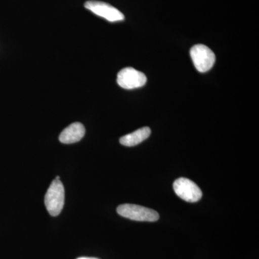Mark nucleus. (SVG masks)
I'll list each match as a JSON object with an SVG mask.
<instances>
[{"label": "nucleus", "instance_id": "1", "mask_svg": "<svg viewBox=\"0 0 259 259\" xmlns=\"http://www.w3.org/2000/svg\"><path fill=\"white\" fill-rule=\"evenodd\" d=\"M65 190L60 180H54L45 196V205L51 216L56 217L64 208Z\"/></svg>", "mask_w": 259, "mask_h": 259}, {"label": "nucleus", "instance_id": "2", "mask_svg": "<svg viewBox=\"0 0 259 259\" xmlns=\"http://www.w3.org/2000/svg\"><path fill=\"white\" fill-rule=\"evenodd\" d=\"M117 212L122 217L132 221L155 222L159 219V214L156 211L137 204H121L117 207Z\"/></svg>", "mask_w": 259, "mask_h": 259}, {"label": "nucleus", "instance_id": "3", "mask_svg": "<svg viewBox=\"0 0 259 259\" xmlns=\"http://www.w3.org/2000/svg\"><path fill=\"white\" fill-rule=\"evenodd\" d=\"M190 56L194 66L199 72L204 73L212 69L215 62V55L210 49L202 44L194 46Z\"/></svg>", "mask_w": 259, "mask_h": 259}, {"label": "nucleus", "instance_id": "4", "mask_svg": "<svg viewBox=\"0 0 259 259\" xmlns=\"http://www.w3.org/2000/svg\"><path fill=\"white\" fill-rule=\"evenodd\" d=\"M174 190L181 199L188 202H197L202 197V192L200 188L187 178H179L174 182Z\"/></svg>", "mask_w": 259, "mask_h": 259}, {"label": "nucleus", "instance_id": "5", "mask_svg": "<svg viewBox=\"0 0 259 259\" xmlns=\"http://www.w3.org/2000/svg\"><path fill=\"white\" fill-rule=\"evenodd\" d=\"M146 75L132 67L124 68L117 74V83L125 90L141 88L146 84Z\"/></svg>", "mask_w": 259, "mask_h": 259}, {"label": "nucleus", "instance_id": "6", "mask_svg": "<svg viewBox=\"0 0 259 259\" xmlns=\"http://www.w3.org/2000/svg\"><path fill=\"white\" fill-rule=\"evenodd\" d=\"M85 8L93 12L95 15L105 18L110 22L122 21L125 16L122 13L112 5L100 1H88L85 3Z\"/></svg>", "mask_w": 259, "mask_h": 259}, {"label": "nucleus", "instance_id": "7", "mask_svg": "<svg viewBox=\"0 0 259 259\" xmlns=\"http://www.w3.org/2000/svg\"><path fill=\"white\" fill-rule=\"evenodd\" d=\"M84 135V126L80 122H74L61 132L59 141L65 144H74L81 141Z\"/></svg>", "mask_w": 259, "mask_h": 259}, {"label": "nucleus", "instance_id": "8", "mask_svg": "<svg viewBox=\"0 0 259 259\" xmlns=\"http://www.w3.org/2000/svg\"><path fill=\"white\" fill-rule=\"evenodd\" d=\"M151 129L148 127H141L131 134L126 135L120 138V143L122 146L132 147L137 146L145 140L148 139L151 135Z\"/></svg>", "mask_w": 259, "mask_h": 259}, {"label": "nucleus", "instance_id": "9", "mask_svg": "<svg viewBox=\"0 0 259 259\" xmlns=\"http://www.w3.org/2000/svg\"><path fill=\"white\" fill-rule=\"evenodd\" d=\"M77 259H99L97 258H91V257H81V258H79Z\"/></svg>", "mask_w": 259, "mask_h": 259}, {"label": "nucleus", "instance_id": "10", "mask_svg": "<svg viewBox=\"0 0 259 259\" xmlns=\"http://www.w3.org/2000/svg\"><path fill=\"white\" fill-rule=\"evenodd\" d=\"M56 180H60V177L57 176L56 177Z\"/></svg>", "mask_w": 259, "mask_h": 259}]
</instances>
